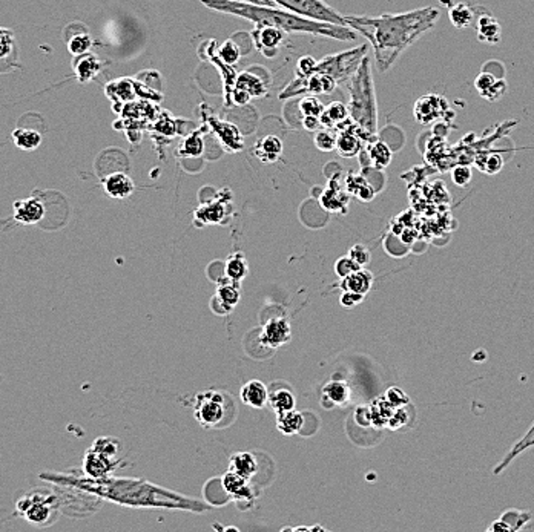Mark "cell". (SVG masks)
<instances>
[{"label":"cell","instance_id":"obj_9","mask_svg":"<svg viewBox=\"0 0 534 532\" xmlns=\"http://www.w3.org/2000/svg\"><path fill=\"white\" fill-rule=\"evenodd\" d=\"M335 129L338 131L335 149L344 158H353L358 156L362 148V143L366 140H370V137L364 132L350 117L344 120L341 125H338Z\"/></svg>","mask_w":534,"mask_h":532},{"label":"cell","instance_id":"obj_20","mask_svg":"<svg viewBox=\"0 0 534 532\" xmlns=\"http://www.w3.org/2000/svg\"><path fill=\"white\" fill-rule=\"evenodd\" d=\"M209 123L212 126V129L215 131V134L223 140L227 149L231 151H240L243 149V140H241V134L236 129V126L226 123V122H220L217 118H209Z\"/></svg>","mask_w":534,"mask_h":532},{"label":"cell","instance_id":"obj_11","mask_svg":"<svg viewBox=\"0 0 534 532\" xmlns=\"http://www.w3.org/2000/svg\"><path fill=\"white\" fill-rule=\"evenodd\" d=\"M106 94L109 99H113L115 101H132L137 94L148 97L149 100H155V101L162 100V96L152 92V89L145 87V84L132 82V80H118L115 83H109L106 87Z\"/></svg>","mask_w":534,"mask_h":532},{"label":"cell","instance_id":"obj_32","mask_svg":"<svg viewBox=\"0 0 534 532\" xmlns=\"http://www.w3.org/2000/svg\"><path fill=\"white\" fill-rule=\"evenodd\" d=\"M267 403L276 414H279V413H284V411L295 408V396L291 390L279 388L269 394Z\"/></svg>","mask_w":534,"mask_h":532},{"label":"cell","instance_id":"obj_58","mask_svg":"<svg viewBox=\"0 0 534 532\" xmlns=\"http://www.w3.org/2000/svg\"><path fill=\"white\" fill-rule=\"evenodd\" d=\"M240 2H249L253 5H262V6H274L275 5L272 0H240Z\"/></svg>","mask_w":534,"mask_h":532},{"label":"cell","instance_id":"obj_57","mask_svg":"<svg viewBox=\"0 0 534 532\" xmlns=\"http://www.w3.org/2000/svg\"><path fill=\"white\" fill-rule=\"evenodd\" d=\"M303 125H304V129H307V131H317L321 126L319 118L317 117H304Z\"/></svg>","mask_w":534,"mask_h":532},{"label":"cell","instance_id":"obj_30","mask_svg":"<svg viewBox=\"0 0 534 532\" xmlns=\"http://www.w3.org/2000/svg\"><path fill=\"white\" fill-rule=\"evenodd\" d=\"M370 410V425L375 428L387 426L388 419L393 416L396 411L395 407L390 405L386 398H379L369 407Z\"/></svg>","mask_w":534,"mask_h":532},{"label":"cell","instance_id":"obj_44","mask_svg":"<svg viewBox=\"0 0 534 532\" xmlns=\"http://www.w3.org/2000/svg\"><path fill=\"white\" fill-rule=\"evenodd\" d=\"M349 189H350V191H353L364 201L371 200L373 195H375V192H373V189L370 186H367V183L364 182V179L360 178V177H353L352 175L349 178Z\"/></svg>","mask_w":534,"mask_h":532},{"label":"cell","instance_id":"obj_41","mask_svg":"<svg viewBox=\"0 0 534 532\" xmlns=\"http://www.w3.org/2000/svg\"><path fill=\"white\" fill-rule=\"evenodd\" d=\"M300 110L303 117H317L319 118L323 114L324 106L315 96H307L300 101Z\"/></svg>","mask_w":534,"mask_h":532},{"label":"cell","instance_id":"obj_7","mask_svg":"<svg viewBox=\"0 0 534 532\" xmlns=\"http://www.w3.org/2000/svg\"><path fill=\"white\" fill-rule=\"evenodd\" d=\"M275 5H281L286 10L312 20L335 23L347 27L344 15L336 13L332 6H329L323 0H272Z\"/></svg>","mask_w":534,"mask_h":532},{"label":"cell","instance_id":"obj_28","mask_svg":"<svg viewBox=\"0 0 534 532\" xmlns=\"http://www.w3.org/2000/svg\"><path fill=\"white\" fill-rule=\"evenodd\" d=\"M323 394H324V398H327L330 400L332 405L344 407L350 402L352 391H350V387L347 382L333 381V382H329L323 388Z\"/></svg>","mask_w":534,"mask_h":532},{"label":"cell","instance_id":"obj_36","mask_svg":"<svg viewBox=\"0 0 534 532\" xmlns=\"http://www.w3.org/2000/svg\"><path fill=\"white\" fill-rule=\"evenodd\" d=\"M203 149H205V143H203L201 135L193 132L192 135L186 137V139L182 141V144L178 146V156L180 157H200L203 153Z\"/></svg>","mask_w":534,"mask_h":532},{"label":"cell","instance_id":"obj_56","mask_svg":"<svg viewBox=\"0 0 534 532\" xmlns=\"http://www.w3.org/2000/svg\"><path fill=\"white\" fill-rule=\"evenodd\" d=\"M356 422L362 426H369L370 425V410L369 408H358L355 413Z\"/></svg>","mask_w":534,"mask_h":532},{"label":"cell","instance_id":"obj_3","mask_svg":"<svg viewBox=\"0 0 534 532\" xmlns=\"http://www.w3.org/2000/svg\"><path fill=\"white\" fill-rule=\"evenodd\" d=\"M201 4L220 13L234 14L253 22L257 27H272L284 32H306L332 37L336 40H355L356 32L349 27L307 19L291 11L276 10L274 6L253 5L240 0H201Z\"/></svg>","mask_w":534,"mask_h":532},{"label":"cell","instance_id":"obj_1","mask_svg":"<svg viewBox=\"0 0 534 532\" xmlns=\"http://www.w3.org/2000/svg\"><path fill=\"white\" fill-rule=\"evenodd\" d=\"M44 482L57 486H71L80 491L89 493L115 505L131 506V508H166V509H205L206 506L193 500H186L178 494L169 493L149 482L137 479L113 477L89 479L83 473H54L46 471L39 476Z\"/></svg>","mask_w":534,"mask_h":532},{"label":"cell","instance_id":"obj_18","mask_svg":"<svg viewBox=\"0 0 534 532\" xmlns=\"http://www.w3.org/2000/svg\"><path fill=\"white\" fill-rule=\"evenodd\" d=\"M476 88L481 92L482 97L490 101H495L497 99H501L505 94L507 83L504 80L496 79L493 74L482 72L476 79Z\"/></svg>","mask_w":534,"mask_h":532},{"label":"cell","instance_id":"obj_52","mask_svg":"<svg viewBox=\"0 0 534 532\" xmlns=\"http://www.w3.org/2000/svg\"><path fill=\"white\" fill-rule=\"evenodd\" d=\"M155 131H158L160 134H165V135H174L175 134V126H174V122L171 118L167 117V114H163V117L158 120V122L155 123Z\"/></svg>","mask_w":534,"mask_h":532},{"label":"cell","instance_id":"obj_14","mask_svg":"<svg viewBox=\"0 0 534 532\" xmlns=\"http://www.w3.org/2000/svg\"><path fill=\"white\" fill-rule=\"evenodd\" d=\"M252 37L260 53L266 57H274L278 53V48L283 44L284 31L272 27H257L252 31Z\"/></svg>","mask_w":534,"mask_h":532},{"label":"cell","instance_id":"obj_51","mask_svg":"<svg viewBox=\"0 0 534 532\" xmlns=\"http://www.w3.org/2000/svg\"><path fill=\"white\" fill-rule=\"evenodd\" d=\"M405 424H407V413H405V407H402V408H396L393 416L388 419L387 426L390 428V430H398V428H401Z\"/></svg>","mask_w":534,"mask_h":532},{"label":"cell","instance_id":"obj_38","mask_svg":"<svg viewBox=\"0 0 534 532\" xmlns=\"http://www.w3.org/2000/svg\"><path fill=\"white\" fill-rule=\"evenodd\" d=\"M92 46V39L88 32H77L74 36H68V49L72 56H80L88 53Z\"/></svg>","mask_w":534,"mask_h":532},{"label":"cell","instance_id":"obj_43","mask_svg":"<svg viewBox=\"0 0 534 532\" xmlns=\"http://www.w3.org/2000/svg\"><path fill=\"white\" fill-rule=\"evenodd\" d=\"M218 56H220V58L223 60L224 65H234V63L239 62L241 53H240V48L236 46L235 42L227 40L222 46H220Z\"/></svg>","mask_w":534,"mask_h":532},{"label":"cell","instance_id":"obj_17","mask_svg":"<svg viewBox=\"0 0 534 532\" xmlns=\"http://www.w3.org/2000/svg\"><path fill=\"white\" fill-rule=\"evenodd\" d=\"M103 186H105V192L111 196V198H117V200L128 198V196L132 195L135 189L132 179L123 172H115L106 177Z\"/></svg>","mask_w":534,"mask_h":532},{"label":"cell","instance_id":"obj_27","mask_svg":"<svg viewBox=\"0 0 534 532\" xmlns=\"http://www.w3.org/2000/svg\"><path fill=\"white\" fill-rule=\"evenodd\" d=\"M303 425H304V417L300 411H296L295 408L278 414L276 428H278V431L283 433L284 436H293L296 433H300Z\"/></svg>","mask_w":534,"mask_h":532},{"label":"cell","instance_id":"obj_47","mask_svg":"<svg viewBox=\"0 0 534 532\" xmlns=\"http://www.w3.org/2000/svg\"><path fill=\"white\" fill-rule=\"evenodd\" d=\"M384 398L387 399V402L390 403V405L395 407V408H402V407L407 405V403H409V398H407V394L401 388H398V387L388 388L386 391V396Z\"/></svg>","mask_w":534,"mask_h":532},{"label":"cell","instance_id":"obj_50","mask_svg":"<svg viewBox=\"0 0 534 532\" xmlns=\"http://www.w3.org/2000/svg\"><path fill=\"white\" fill-rule=\"evenodd\" d=\"M453 182L457 184V186H467L470 183L471 179V170L470 167L467 166H457L454 170H453Z\"/></svg>","mask_w":534,"mask_h":532},{"label":"cell","instance_id":"obj_22","mask_svg":"<svg viewBox=\"0 0 534 532\" xmlns=\"http://www.w3.org/2000/svg\"><path fill=\"white\" fill-rule=\"evenodd\" d=\"M283 152V143L276 135H267L253 146V153L262 163H274L279 158Z\"/></svg>","mask_w":534,"mask_h":532},{"label":"cell","instance_id":"obj_31","mask_svg":"<svg viewBox=\"0 0 534 532\" xmlns=\"http://www.w3.org/2000/svg\"><path fill=\"white\" fill-rule=\"evenodd\" d=\"M478 37L485 44H497L501 40V27L493 15L478 17Z\"/></svg>","mask_w":534,"mask_h":532},{"label":"cell","instance_id":"obj_25","mask_svg":"<svg viewBox=\"0 0 534 532\" xmlns=\"http://www.w3.org/2000/svg\"><path fill=\"white\" fill-rule=\"evenodd\" d=\"M531 446H534V424L531 425L530 430H528L527 433H525V436L522 437V439L518 441V442H516V443L511 446V450L505 454V456L502 457V460L499 462V465L495 467L493 474H496V476H497V474H501L502 471H504L508 465H510V463H511L516 457L521 456V454H522L523 451L530 450Z\"/></svg>","mask_w":534,"mask_h":532},{"label":"cell","instance_id":"obj_6","mask_svg":"<svg viewBox=\"0 0 534 532\" xmlns=\"http://www.w3.org/2000/svg\"><path fill=\"white\" fill-rule=\"evenodd\" d=\"M367 45H361L358 48L344 51V53L340 54L329 56L321 60V62H317L312 71L330 75L338 82V84H340L341 82L352 77L355 71L358 70L362 58L367 56Z\"/></svg>","mask_w":534,"mask_h":532},{"label":"cell","instance_id":"obj_54","mask_svg":"<svg viewBox=\"0 0 534 532\" xmlns=\"http://www.w3.org/2000/svg\"><path fill=\"white\" fill-rule=\"evenodd\" d=\"M315 63H317V60L315 58H313V57H303L301 60H300V62H298V66H296V75H306V74H309L312 70H313V66H315Z\"/></svg>","mask_w":534,"mask_h":532},{"label":"cell","instance_id":"obj_49","mask_svg":"<svg viewBox=\"0 0 534 532\" xmlns=\"http://www.w3.org/2000/svg\"><path fill=\"white\" fill-rule=\"evenodd\" d=\"M349 256H350V258L355 262H358L361 265V267H364V265H366L369 262V260H370V253H369L367 248L364 247V246H360V244L352 247Z\"/></svg>","mask_w":534,"mask_h":532},{"label":"cell","instance_id":"obj_10","mask_svg":"<svg viewBox=\"0 0 534 532\" xmlns=\"http://www.w3.org/2000/svg\"><path fill=\"white\" fill-rule=\"evenodd\" d=\"M120 465V460L89 448L87 454H84L82 473L89 479H105L108 476H113L114 471Z\"/></svg>","mask_w":534,"mask_h":532},{"label":"cell","instance_id":"obj_21","mask_svg":"<svg viewBox=\"0 0 534 532\" xmlns=\"http://www.w3.org/2000/svg\"><path fill=\"white\" fill-rule=\"evenodd\" d=\"M223 488L229 495H232L236 500H249L253 497L249 480L234 473V471H229V473L224 474Z\"/></svg>","mask_w":534,"mask_h":532},{"label":"cell","instance_id":"obj_5","mask_svg":"<svg viewBox=\"0 0 534 532\" xmlns=\"http://www.w3.org/2000/svg\"><path fill=\"white\" fill-rule=\"evenodd\" d=\"M62 512L56 489L34 488L15 502V514L34 528H49Z\"/></svg>","mask_w":534,"mask_h":532},{"label":"cell","instance_id":"obj_26","mask_svg":"<svg viewBox=\"0 0 534 532\" xmlns=\"http://www.w3.org/2000/svg\"><path fill=\"white\" fill-rule=\"evenodd\" d=\"M229 471H234V473L249 480L255 476L258 471L257 459L250 452H235L231 457V463H229Z\"/></svg>","mask_w":534,"mask_h":532},{"label":"cell","instance_id":"obj_23","mask_svg":"<svg viewBox=\"0 0 534 532\" xmlns=\"http://www.w3.org/2000/svg\"><path fill=\"white\" fill-rule=\"evenodd\" d=\"M75 57L77 58L74 60L72 68H74L75 75H77L79 82L87 83V82L94 79V75L100 71L98 58L91 53H84V54L75 56Z\"/></svg>","mask_w":534,"mask_h":532},{"label":"cell","instance_id":"obj_33","mask_svg":"<svg viewBox=\"0 0 534 532\" xmlns=\"http://www.w3.org/2000/svg\"><path fill=\"white\" fill-rule=\"evenodd\" d=\"M476 19L478 17L474 15L473 8L467 4H456L450 8V20L457 28H469Z\"/></svg>","mask_w":534,"mask_h":532},{"label":"cell","instance_id":"obj_19","mask_svg":"<svg viewBox=\"0 0 534 532\" xmlns=\"http://www.w3.org/2000/svg\"><path fill=\"white\" fill-rule=\"evenodd\" d=\"M240 398L246 405H249L252 408H262V407H266V403H267L269 391L266 388V385L261 381H250L246 385H243V388L240 391Z\"/></svg>","mask_w":534,"mask_h":532},{"label":"cell","instance_id":"obj_29","mask_svg":"<svg viewBox=\"0 0 534 532\" xmlns=\"http://www.w3.org/2000/svg\"><path fill=\"white\" fill-rule=\"evenodd\" d=\"M347 118H349V109H347V106H344L343 103L335 101L330 103L327 108H324L323 114L319 117V123L321 126L332 129V127L341 125Z\"/></svg>","mask_w":534,"mask_h":532},{"label":"cell","instance_id":"obj_55","mask_svg":"<svg viewBox=\"0 0 534 532\" xmlns=\"http://www.w3.org/2000/svg\"><path fill=\"white\" fill-rule=\"evenodd\" d=\"M502 167V160L499 156H491L488 160H487V165H485V172L487 174H496L501 170Z\"/></svg>","mask_w":534,"mask_h":532},{"label":"cell","instance_id":"obj_46","mask_svg":"<svg viewBox=\"0 0 534 532\" xmlns=\"http://www.w3.org/2000/svg\"><path fill=\"white\" fill-rule=\"evenodd\" d=\"M360 269H362L361 265L358 262H355L350 256H344V258H340L335 264V272L341 279L345 278L347 274H350Z\"/></svg>","mask_w":534,"mask_h":532},{"label":"cell","instance_id":"obj_8","mask_svg":"<svg viewBox=\"0 0 534 532\" xmlns=\"http://www.w3.org/2000/svg\"><path fill=\"white\" fill-rule=\"evenodd\" d=\"M193 410V416L203 428H208V430L215 428L222 422L226 413L224 398L215 391L200 393L195 398Z\"/></svg>","mask_w":534,"mask_h":532},{"label":"cell","instance_id":"obj_16","mask_svg":"<svg viewBox=\"0 0 534 532\" xmlns=\"http://www.w3.org/2000/svg\"><path fill=\"white\" fill-rule=\"evenodd\" d=\"M447 110V101L438 96H426L417 101L414 106V117L419 123L428 125L440 118Z\"/></svg>","mask_w":534,"mask_h":532},{"label":"cell","instance_id":"obj_24","mask_svg":"<svg viewBox=\"0 0 534 532\" xmlns=\"http://www.w3.org/2000/svg\"><path fill=\"white\" fill-rule=\"evenodd\" d=\"M371 284H373V274L369 270L360 269L350 274H347L345 278H343L341 289L344 291H355V293L366 295L371 289Z\"/></svg>","mask_w":534,"mask_h":532},{"label":"cell","instance_id":"obj_39","mask_svg":"<svg viewBox=\"0 0 534 532\" xmlns=\"http://www.w3.org/2000/svg\"><path fill=\"white\" fill-rule=\"evenodd\" d=\"M390 160H392V152H390L388 146L383 141L375 143L370 148V161L376 169H384L388 166Z\"/></svg>","mask_w":534,"mask_h":532},{"label":"cell","instance_id":"obj_15","mask_svg":"<svg viewBox=\"0 0 534 532\" xmlns=\"http://www.w3.org/2000/svg\"><path fill=\"white\" fill-rule=\"evenodd\" d=\"M45 217V205L39 198H27L14 203V220L20 224H37Z\"/></svg>","mask_w":534,"mask_h":532},{"label":"cell","instance_id":"obj_2","mask_svg":"<svg viewBox=\"0 0 534 532\" xmlns=\"http://www.w3.org/2000/svg\"><path fill=\"white\" fill-rule=\"evenodd\" d=\"M438 17L439 11L435 8H422L381 17L344 15V20L347 27L361 32L370 42L379 70L387 71L405 48L435 27Z\"/></svg>","mask_w":534,"mask_h":532},{"label":"cell","instance_id":"obj_35","mask_svg":"<svg viewBox=\"0 0 534 532\" xmlns=\"http://www.w3.org/2000/svg\"><path fill=\"white\" fill-rule=\"evenodd\" d=\"M224 272H226L227 279H231L239 284L246 274H248V264H246L244 258L240 253H236L226 261Z\"/></svg>","mask_w":534,"mask_h":532},{"label":"cell","instance_id":"obj_37","mask_svg":"<svg viewBox=\"0 0 534 532\" xmlns=\"http://www.w3.org/2000/svg\"><path fill=\"white\" fill-rule=\"evenodd\" d=\"M217 299L224 307V310H231L240 301V290L236 286L220 284L217 289Z\"/></svg>","mask_w":534,"mask_h":532},{"label":"cell","instance_id":"obj_13","mask_svg":"<svg viewBox=\"0 0 534 532\" xmlns=\"http://www.w3.org/2000/svg\"><path fill=\"white\" fill-rule=\"evenodd\" d=\"M291 341V325L286 317H272L261 331L260 342L266 348H278Z\"/></svg>","mask_w":534,"mask_h":532},{"label":"cell","instance_id":"obj_40","mask_svg":"<svg viewBox=\"0 0 534 532\" xmlns=\"http://www.w3.org/2000/svg\"><path fill=\"white\" fill-rule=\"evenodd\" d=\"M120 442H118L115 437H98V439L94 441L91 448L96 450L98 452H103L109 457H115L118 451H120Z\"/></svg>","mask_w":534,"mask_h":532},{"label":"cell","instance_id":"obj_12","mask_svg":"<svg viewBox=\"0 0 534 532\" xmlns=\"http://www.w3.org/2000/svg\"><path fill=\"white\" fill-rule=\"evenodd\" d=\"M266 94V84L262 83L260 77L252 72H243L239 75L235 82V88L232 91L234 101L236 105H244L252 97H261Z\"/></svg>","mask_w":534,"mask_h":532},{"label":"cell","instance_id":"obj_53","mask_svg":"<svg viewBox=\"0 0 534 532\" xmlns=\"http://www.w3.org/2000/svg\"><path fill=\"white\" fill-rule=\"evenodd\" d=\"M362 299H364V295L355 293V291H344V293L341 295V304L347 308H352L355 305L361 304Z\"/></svg>","mask_w":534,"mask_h":532},{"label":"cell","instance_id":"obj_45","mask_svg":"<svg viewBox=\"0 0 534 532\" xmlns=\"http://www.w3.org/2000/svg\"><path fill=\"white\" fill-rule=\"evenodd\" d=\"M14 51V36L10 30L0 28V60L10 57Z\"/></svg>","mask_w":534,"mask_h":532},{"label":"cell","instance_id":"obj_4","mask_svg":"<svg viewBox=\"0 0 534 532\" xmlns=\"http://www.w3.org/2000/svg\"><path fill=\"white\" fill-rule=\"evenodd\" d=\"M349 117L366 132L370 139L376 134V99L373 88L370 60L366 56L360 63L358 70L352 75Z\"/></svg>","mask_w":534,"mask_h":532},{"label":"cell","instance_id":"obj_34","mask_svg":"<svg viewBox=\"0 0 534 532\" xmlns=\"http://www.w3.org/2000/svg\"><path fill=\"white\" fill-rule=\"evenodd\" d=\"M13 141L19 149L23 151H34L37 149L42 143V137L39 132L31 129H17L13 134Z\"/></svg>","mask_w":534,"mask_h":532},{"label":"cell","instance_id":"obj_48","mask_svg":"<svg viewBox=\"0 0 534 532\" xmlns=\"http://www.w3.org/2000/svg\"><path fill=\"white\" fill-rule=\"evenodd\" d=\"M336 144V137H333L329 131H319L315 135V146L319 151H333Z\"/></svg>","mask_w":534,"mask_h":532},{"label":"cell","instance_id":"obj_42","mask_svg":"<svg viewBox=\"0 0 534 532\" xmlns=\"http://www.w3.org/2000/svg\"><path fill=\"white\" fill-rule=\"evenodd\" d=\"M321 203H323L324 208L329 210H338L343 204L347 203V196L338 191V187H330L329 191L323 195Z\"/></svg>","mask_w":534,"mask_h":532}]
</instances>
